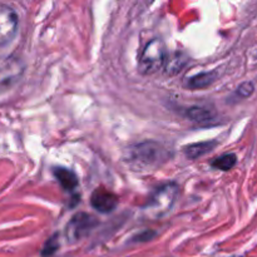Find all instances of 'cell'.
Segmentation results:
<instances>
[{
    "instance_id": "7c38bea8",
    "label": "cell",
    "mask_w": 257,
    "mask_h": 257,
    "mask_svg": "<svg viewBox=\"0 0 257 257\" xmlns=\"http://www.w3.org/2000/svg\"><path fill=\"white\" fill-rule=\"evenodd\" d=\"M236 163H237V157H236L235 153H227V155L216 158L212 162V167L221 171H230L231 168L235 167Z\"/></svg>"
},
{
    "instance_id": "3957f363",
    "label": "cell",
    "mask_w": 257,
    "mask_h": 257,
    "mask_svg": "<svg viewBox=\"0 0 257 257\" xmlns=\"http://www.w3.org/2000/svg\"><path fill=\"white\" fill-rule=\"evenodd\" d=\"M178 193V186L175 182L165 183L153 192L145 206L146 212L153 217H161L171 211Z\"/></svg>"
},
{
    "instance_id": "5b68a950",
    "label": "cell",
    "mask_w": 257,
    "mask_h": 257,
    "mask_svg": "<svg viewBox=\"0 0 257 257\" xmlns=\"http://www.w3.org/2000/svg\"><path fill=\"white\" fill-rule=\"evenodd\" d=\"M95 225H97V220L93 216L84 212L77 213L75 216H73L72 220L67 225L65 235L70 241H77L88 235Z\"/></svg>"
},
{
    "instance_id": "6da1fadb",
    "label": "cell",
    "mask_w": 257,
    "mask_h": 257,
    "mask_svg": "<svg viewBox=\"0 0 257 257\" xmlns=\"http://www.w3.org/2000/svg\"><path fill=\"white\" fill-rule=\"evenodd\" d=\"M125 161L138 171H151L160 167L168 158L167 150L156 142H143L132 146L125 152Z\"/></svg>"
},
{
    "instance_id": "8fae6325",
    "label": "cell",
    "mask_w": 257,
    "mask_h": 257,
    "mask_svg": "<svg viewBox=\"0 0 257 257\" xmlns=\"http://www.w3.org/2000/svg\"><path fill=\"white\" fill-rule=\"evenodd\" d=\"M186 115L196 122H208L215 118V112L207 107H191L186 110Z\"/></svg>"
},
{
    "instance_id": "5bb4252c",
    "label": "cell",
    "mask_w": 257,
    "mask_h": 257,
    "mask_svg": "<svg viewBox=\"0 0 257 257\" xmlns=\"http://www.w3.org/2000/svg\"><path fill=\"white\" fill-rule=\"evenodd\" d=\"M253 89H255V87H253L252 83H251V82H245V83H242V84H241L240 87L237 88L236 93H237V94L240 95L241 98H247V97H250L251 94H252Z\"/></svg>"
},
{
    "instance_id": "ba28073f",
    "label": "cell",
    "mask_w": 257,
    "mask_h": 257,
    "mask_svg": "<svg viewBox=\"0 0 257 257\" xmlns=\"http://www.w3.org/2000/svg\"><path fill=\"white\" fill-rule=\"evenodd\" d=\"M217 75V72L200 73V74L188 78L187 82H186V87H188L190 89H203V88H207L208 85L212 84Z\"/></svg>"
},
{
    "instance_id": "4fadbf2b",
    "label": "cell",
    "mask_w": 257,
    "mask_h": 257,
    "mask_svg": "<svg viewBox=\"0 0 257 257\" xmlns=\"http://www.w3.org/2000/svg\"><path fill=\"white\" fill-rule=\"evenodd\" d=\"M166 62H167L166 69H167L168 74H176V73L181 72V69H182L183 65L186 64L187 59H186V57H183L182 54L177 53V54L173 55L172 58H170V60H166Z\"/></svg>"
},
{
    "instance_id": "8992f818",
    "label": "cell",
    "mask_w": 257,
    "mask_h": 257,
    "mask_svg": "<svg viewBox=\"0 0 257 257\" xmlns=\"http://www.w3.org/2000/svg\"><path fill=\"white\" fill-rule=\"evenodd\" d=\"M18 30V15L7 5L0 4V45H7L14 39Z\"/></svg>"
},
{
    "instance_id": "9a60e30c",
    "label": "cell",
    "mask_w": 257,
    "mask_h": 257,
    "mask_svg": "<svg viewBox=\"0 0 257 257\" xmlns=\"http://www.w3.org/2000/svg\"><path fill=\"white\" fill-rule=\"evenodd\" d=\"M58 247H59V243L55 241V237H52L50 240H48L47 243H45V247L44 250H43V255H52Z\"/></svg>"
},
{
    "instance_id": "9c48e42d",
    "label": "cell",
    "mask_w": 257,
    "mask_h": 257,
    "mask_svg": "<svg viewBox=\"0 0 257 257\" xmlns=\"http://www.w3.org/2000/svg\"><path fill=\"white\" fill-rule=\"evenodd\" d=\"M54 176L57 177V180L59 181L62 187L65 188L67 191L74 190L78 186V178L73 171L67 170V168L63 167H58L54 168Z\"/></svg>"
},
{
    "instance_id": "52a82bcc",
    "label": "cell",
    "mask_w": 257,
    "mask_h": 257,
    "mask_svg": "<svg viewBox=\"0 0 257 257\" xmlns=\"http://www.w3.org/2000/svg\"><path fill=\"white\" fill-rule=\"evenodd\" d=\"M90 203H92L93 208L97 210L98 212L109 213L114 211L118 206V198L110 191L104 190V188H97L92 193Z\"/></svg>"
},
{
    "instance_id": "30bf717a",
    "label": "cell",
    "mask_w": 257,
    "mask_h": 257,
    "mask_svg": "<svg viewBox=\"0 0 257 257\" xmlns=\"http://www.w3.org/2000/svg\"><path fill=\"white\" fill-rule=\"evenodd\" d=\"M217 143L213 142V141H208V142H200V143H193V145L187 146L185 148V155L187 156L191 160H195V158L202 157L206 153L211 152L213 148L216 147Z\"/></svg>"
},
{
    "instance_id": "7a4b0ae2",
    "label": "cell",
    "mask_w": 257,
    "mask_h": 257,
    "mask_svg": "<svg viewBox=\"0 0 257 257\" xmlns=\"http://www.w3.org/2000/svg\"><path fill=\"white\" fill-rule=\"evenodd\" d=\"M167 50L165 43L161 39H152L142 50L138 60V70L145 75L155 74L166 64Z\"/></svg>"
},
{
    "instance_id": "277c9868",
    "label": "cell",
    "mask_w": 257,
    "mask_h": 257,
    "mask_svg": "<svg viewBox=\"0 0 257 257\" xmlns=\"http://www.w3.org/2000/svg\"><path fill=\"white\" fill-rule=\"evenodd\" d=\"M24 72V65L15 57L0 59V90H7L15 84Z\"/></svg>"
}]
</instances>
